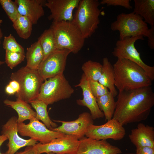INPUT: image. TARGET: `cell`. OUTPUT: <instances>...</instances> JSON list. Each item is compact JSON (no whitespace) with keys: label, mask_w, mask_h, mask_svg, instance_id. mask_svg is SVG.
<instances>
[{"label":"cell","mask_w":154,"mask_h":154,"mask_svg":"<svg viewBox=\"0 0 154 154\" xmlns=\"http://www.w3.org/2000/svg\"><path fill=\"white\" fill-rule=\"evenodd\" d=\"M75 87H79L82 89L83 95L82 99L77 100V104L87 107L90 110V114L93 119L103 117L104 113L99 108L96 98L90 90L89 80L84 73L82 76L80 82Z\"/></svg>","instance_id":"obj_17"},{"label":"cell","mask_w":154,"mask_h":154,"mask_svg":"<svg viewBox=\"0 0 154 154\" xmlns=\"http://www.w3.org/2000/svg\"><path fill=\"white\" fill-rule=\"evenodd\" d=\"M114 118L123 126L146 120L154 105L151 86L119 91Z\"/></svg>","instance_id":"obj_1"},{"label":"cell","mask_w":154,"mask_h":154,"mask_svg":"<svg viewBox=\"0 0 154 154\" xmlns=\"http://www.w3.org/2000/svg\"><path fill=\"white\" fill-rule=\"evenodd\" d=\"M89 86L92 94L96 98L106 94L110 92L107 88L98 81L89 80Z\"/></svg>","instance_id":"obj_32"},{"label":"cell","mask_w":154,"mask_h":154,"mask_svg":"<svg viewBox=\"0 0 154 154\" xmlns=\"http://www.w3.org/2000/svg\"><path fill=\"white\" fill-rule=\"evenodd\" d=\"M79 140L72 135H65L45 143H36L33 146L37 154L51 152L56 154H76Z\"/></svg>","instance_id":"obj_11"},{"label":"cell","mask_w":154,"mask_h":154,"mask_svg":"<svg viewBox=\"0 0 154 154\" xmlns=\"http://www.w3.org/2000/svg\"><path fill=\"white\" fill-rule=\"evenodd\" d=\"M0 4L9 19L13 22L19 15L17 4L11 0H0Z\"/></svg>","instance_id":"obj_29"},{"label":"cell","mask_w":154,"mask_h":154,"mask_svg":"<svg viewBox=\"0 0 154 154\" xmlns=\"http://www.w3.org/2000/svg\"><path fill=\"white\" fill-rule=\"evenodd\" d=\"M115 86L119 91L151 86L152 80L137 64L126 59H117L113 65Z\"/></svg>","instance_id":"obj_2"},{"label":"cell","mask_w":154,"mask_h":154,"mask_svg":"<svg viewBox=\"0 0 154 154\" xmlns=\"http://www.w3.org/2000/svg\"><path fill=\"white\" fill-rule=\"evenodd\" d=\"M7 139V137L5 135H0V147L3 143ZM1 153L0 152V154Z\"/></svg>","instance_id":"obj_37"},{"label":"cell","mask_w":154,"mask_h":154,"mask_svg":"<svg viewBox=\"0 0 154 154\" xmlns=\"http://www.w3.org/2000/svg\"><path fill=\"white\" fill-rule=\"evenodd\" d=\"M82 69L89 80L98 81L102 73V65L99 62L89 60L82 65Z\"/></svg>","instance_id":"obj_28"},{"label":"cell","mask_w":154,"mask_h":154,"mask_svg":"<svg viewBox=\"0 0 154 154\" xmlns=\"http://www.w3.org/2000/svg\"><path fill=\"white\" fill-rule=\"evenodd\" d=\"M76 154H120L121 149L106 140H98L84 137L79 140Z\"/></svg>","instance_id":"obj_16"},{"label":"cell","mask_w":154,"mask_h":154,"mask_svg":"<svg viewBox=\"0 0 154 154\" xmlns=\"http://www.w3.org/2000/svg\"><path fill=\"white\" fill-rule=\"evenodd\" d=\"M74 90L63 74L50 78L41 85L37 99L47 105L70 97Z\"/></svg>","instance_id":"obj_7"},{"label":"cell","mask_w":154,"mask_h":154,"mask_svg":"<svg viewBox=\"0 0 154 154\" xmlns=\"http://www.w3.org/2000/svg\"><path fill=\"white\" fill-rule=\"evenodd\" d=\"M114 97L110 92L106 94L96 98L99 108L104 113L106 120L113 118L116 106Z\"/></svg>","instance_id":"obj_26"},{"label":"cell","mask_w":154,"mask_h":154,"mask_svg":"<svg viewBox=\"0 0 154 154\" xmlns=\"http://www.w3.org/2000/svg\"><path fill=\"white\" fill-rule=\"evenodd\" d=\"M25 58V54L5 50V62L11 69L21 63Z\"/></svg>","instance_id":"obj_30"},{"label":"cell","mask_w":154,"mask_h":154,"mask_svg":"<svg viewBox=\"0 0 154 154\" xmlns=\"http://www.w3.org/2000/svg\"><path fill=\"white\" fill-rule=\"evenodd\" d=\"M38 40L43 52L44 58L42 61L57 49L53 31L50 27L44 31L39 37Z\"/></svg>","instance_id":"obj_25"},{"label":"cell","mask_w":154,"mask_h":154,"mask_svg":"<svg viewBox=\"0 0 154 154\" xmlns=\"http://www.w3.org/2000/svg\"><path fill=\"white\" fill-rule=\"evenodd\" d=\"M129 137L136 147L147 146L154 148V127L139 123L137 127L131 130Z\"/></svg>","instance_id":"obj_19"},{"label":"cell","mask_w":154,"mask_h":154,"mask_svg":"<svg viewBox=\"0 0 154 154\" xmlns=\"http://www.w3.org/2000/svg\"><path fill=\"white\" fill-rule=\"evenodd\" d=\"M70 52L67 49H57L41 62L37 71L44 81L63 74L67 57Z\"/></svg>","instance_id":"obj_10"},{"label":"cell","mask_w":154,"mask_h":154,"mask_svg":"<svg viewBox=\"0 0 154 154\" xmlns=\"http://www.w3.org/2000/svg\"><path fill=\"white\" fill-rule=\"evenodd\" d=\"M5 104L15 110L18 114L17 123L23 122L27 120H29L36 118V112L31 108L29 103L19 97L15 101L5 99L3 101Z\"/></svg>","instance_id":"obj_20"},{"label":"cell","mask_w":154,"mask_h":154,"mask_svg":"<svg viewBox=\"0 0 154 154\" xmlns=\"http://www.w3.org/2000/svg\"><path fill=\"white\" fill-rule=\"evenodd\" d=\"M3 22V21L2 19H0V26Z\"/></svg>","instance_id":"obj_39"},{"label":"cell","mask_w":154,"mask_h":154,"mask_svg":"<svg viewBox=\"0 0 154 154\" xmlns=\"http://www.w3.org/2000/svg\"><path fill=\"white\" fill-rule=\"evenodd\" d=\"M129 0H102L100 2V4L106 5L109 6H120L130 10L132 8L131 5Z\"/></svg>","instance_id":"obj_33"},{"label":"cell","mask_w":154,"mask_h":154,"mask_svg":"<svg viewBox=\"0 0 154 154\" xmlns=\"http://www.w3.org/2000/svg\"><path fill=\"white\" fill-rule=\"evenodd\" d=\"M1 154H6L5 153H2ZM15 154H37L33 149V146H27L23 151L17 152Z\"/></svg>","instance_id":"obj_36"},{"label":"cell","mask_w":154,"mask_h":154,"mask_svg":"<svg viewBox=\"0 0 154 154\" xmlns=\"http://www.w3.org/2000/svg\"><path fill=\"white\" fill-rule=\"evenodd\" d=\"M3 46L5 50L25 54L24 48L17 42L11 34L7 36L4 37Z\"/></svg>","instance_id":"obj_31"},{"label":"cell","mask_w":154,"mask_h":154,"mask_svg":"<svg viewBox=\"0 0 154 154\" xmlns=\"http://www.w3.org/2000/svg\"><path fill=\"white\" fill-rule=\"evenodd\" d=\"M12 23L13 28L20 37L27 39L30 37L33 24L27 17L19 14L17 19Z\"/></svg>","instance_id":"obj_27"},{"label":"cell","mask_w":154,"mask_h":154,"mask_svg":"<svg viewBox=\"0 0 154 154\" xmlns=\"http://www.w3.org/2000/svg\"><path fill=\"white\" fill-rule=\"evenodd\" d=\"M20 86L17 81L13 80L11 81L5 88V91L8 95H11L18 93L20 90Z\"/></svg>","instance_id":"obj_34"},{"label":"cell","mask_w":154,"mask_h":154,"mask_svg":"<svg viewBox=\"0 0 154 154\" xmlns=\"http://www.w3.org/2000/svg\"><path fill=\"white\" fill-rule=\"evenodd\" d=\"M3 36V34L1 29L0 28V44L1 43V39ZM5 62L0 60V66L4 64Z\"/></svg>","instance_id":"obj_38"},{"label":"cell","mask_w":154,"mask_h":154,"mask_svg":"<svg viewBox=\"0 0 154 154\" xmlns=\"http://www.w3.org/2000/svg\"><path fill=\"white\" fill-rule=\"evenodd\" d=\"M142 36L126 37L117 40L112 53L117 59H126L137 64L145 71L147 76L152 80H154V66L145 64L142 60L140 53L135 46V43L138 40H143Z\"/></svg>","instance_id":"obj_8"},{"label":"cell","mask_w":154,"mask_h":154,"mask_svg":"<svg viewBox=\"0 0 154 154\" xmlns=\"http://www.w3.org/2000/svg\"><path fill=\"white\" fill-rule=\"evenodd\" d=\"M29 123H17L18 133L22 136L29 137L31 139L44 144L65 134L52 131L48 129L43 123L36 118L29 120Z\"/></svg>","instance_id":"obj_9"},{"label":"cell","mask_w":154,"mask_h":154,"mask_svg":"<svg viewBox=\"0 0 154 154\" xmlns=\"http://www.w3.org/2000/svg\"><path fill=\"white\" fill-rule=\"evenodd\" d=\"M35 110L36 118L41 121L49 129L57 127L58 125L50 119L47 111L48 105L44 102L36 99L31 101L29 103Z\"/></svg>","instance_id":"obj_24"},{"label":"cell","mask_w":154,"mask_h":154,"mask_svg":"<svg viewBox=\"0 0 154 154\" xmlns=\"http://www.w3.org/2000/svg\"><path fill=\"white\" fill-rule=\"evenodd\" d=\"M110 28L113 31H119L120 40L138 36L147 37L149 47L154 49V26L149 29L143 19L133 12L118 15L116 20L111 24Z\"/></svg>","instance_id":"obj_3"},{"label":"cell","mask_w":154,"mask_h":154,"mask_svg":"<svg viewBox=\"0 0 154 154\" xmlns=\"http://www.w3.org/2000/svg\"><path fill=\"white\" fill-rule=\"evenodd\" d=\"M80 0H47L44 6L50 10V14L48 17L53 22L72 21L73 12L77 8Z\"/></svg>","instance_id":"obj_15"},{"label":"cell","mask_w":154,"mask_h":154,"mask_svg":"<svg viewBox=\"0 0 154 154\" xmlns=\"http://www.w3.org/2000/svg\"><path fill=\"white\" fill-rule=\"evenodd\" d=\"M98 82L109 89L114 97L117 95L118 92L114 85V67L107 57L103 59L102 73Z\"/></svg>","instance_id":"obj_21"},{"label":"cell","mask_w":154,"mask_h":154,"mask_svg":"<svg viewBox=\"0 0 154 154\" xmlns=\"http://www.w3.org/2000/svg\"><path fill=\"white\" fill-rule=\"evenodd\" d=\"M125 134L123 125L112 118L102 125H91L88 127L85 135L87 137L98 140L111 139L117 141L123 139Z\"/></svg>","instance_id":"obj_12"},{"label":"cell","mask_w":154,"mask_h":154,"mask_svg":"<svg viewBox=\"0 0 154 154\" xmlns=\"http://www.w3.org/2000/svg\"><path fill=\"white\" fill-rule=\"evenodd\" d=\"M133 12L139 15L147 24L154 26V0H134Z\"/></svg>","instance_id":"obj_22"},{"label":"cell","mask_w":154,"mask_h":154,"mask_svg":"<svg viewBox=\"0 0 154 154\" xmlns=\"http://www.w3.org/2000/svg\"><path fill=\"white\" fill-rule=\"evenodd\" d=\"M93 120L90 113L84 112L80 114L78 118L74 121H67L53 120L62 124L58 127L52 128L50 130L72 135L79 140L84 137L88 127L94 124Z\"/></svg>","instance_id":"obj_13"},{"label":"cell","mask_w":154,"mask_h":154,"mask_svg":"<svg viewBox=\"0 0 154 154\" xmlns=\"http://www.w3.org/2000/svg\"><path fill=\"white\" fill-rule=\"evenodd\" d=\"M50 27L53 31L57 49H67L76 54L84 46L85 39L72 21H52Z\"/></svg>","instance_id":"obj_5"},{"label":"cell","mask_w":154,"mask_h":154,"mask_svg":"<svg viewBox=\"0 0 154 154\" xmlns=\"http://www.w3.org/2000/svg\"><path fill=\"white\" fill-rule=\"evenodd\" d=\"M10 78L17 81L20 85V90L16 96L28 103L37 98L44 81L37 70L31 69L26 66L12 73Z\"/></svg>","instance_id":"obj_6"},{"label":"cell","mask_w":154,"mask_h":154,"mask_svg":"<svg viewBox=\"0 0 154 154\" xmlns=\"http://www.w3.org/2000/svg\"><path fill=\"white\" fill-rule=\"evenodd\" d=\"M46 0H15L19 15L27 17L33 24H36L44 15L43 7Z\"/></svg>","instance_id":"obj_18"},{"label":"cell","mask_w":154,"mask_h":154,"mask_svg":"<svg viewBox=\"0 0 154 154\" xmlns=\"http://www.w3.org/2000/svg\"><path fill=\"white\" fill-rule=\"evenodd\" d=\"M98 0H80L72 22L80 31L84 39L91 37L100 23L101 10Z\"/></svg>","instance_id":"obj_4"},{"label":"cell","mask_w":154,"mask_h":154,"mask_svg":"<svg viewBox=\"0 0 154 154\" xmlns=\"http://www.w3.org/2000/svg\"><path fill=\"white\" fill-rule=\"evenodd\" d=\"M136 154H154V148L147 146L137 147Z\"/></svg>","instance_id":"obj_35"},{"label":"cell","mask_w":154,"mask_h":154,"mask_svg":"<svg viewBox=\"0 0 154 154\" xmlns=\"http://www.w3.org/2000/svg\"><path fill=\"white\" fill-rule=\"evenodd\" d=\"M47 154H56L51 152H49L46 153Z\"/></svg>","instance_id":"obj_40"},{"label":"cell","mask_w":154,"mask_h":154,"mask_svg":"<svg viewBox=\"0 0 154 154\" xmlns=\"http://www.w3.org/2000/svg\"><path fill=\"white\" fill-rule=\"evenodd\" d=\"M17 118L13 116L9 118L2 128V135L7 137L9 140L7 145L8 149L6 154H15L22 147L34 146L38 142L31 139H25L19 136L17 127Z\"/></svg>","instance_id":"obj_14"},{"label":"cell","mask_w":154,"mask_h":154,"mask_svg":"<svg viewBox=\"0 0 154 154\" xmlns=\"http://www.w3.org/2000/svg\"><path fill=\"white\" fill-rule=\"evenodd\" d=\"M25 56L27 60L26 66L31 69L37 70L44 58L43 50L38 40L27 48Z\"/></svg>","instance_id":"obj_23"}]
</instances>
